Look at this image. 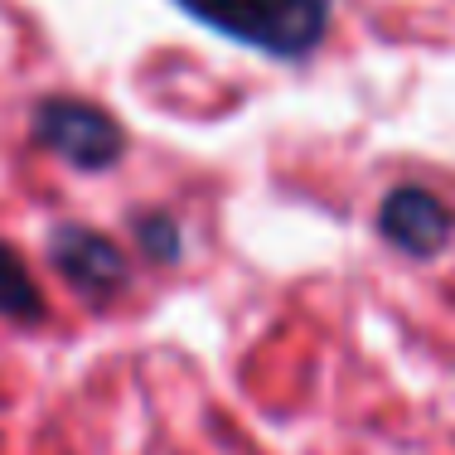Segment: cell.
<instances>
[{"label": "cell", "instance_id": "7a4b0ae2", "mask_svg": "<svg viewBox=\"0 0 455 455\" xmlns=\"http://www.w3.org/2000/svg\"><path fill=\"white\" fill-rule=\"evenodd\" d=\"M29 136L49 156L68 160L73 170H88V175L112 170L126 156L122 122L112 112H102L97 102H88V97H63V92L44 97L29 116Z\"/></svg>", "mask_w": 455, "mask_h": 455}, {"label": "cell", "instance_id": "8992f818", "mask_svg": "<svg viewBox=\"0 0 455 455\" xmlns=\"http://www.w3.org/2000/svg\"><path fill=\"white\" fill-rule=\"evenodd\" d=\"M136 243H140V252L150 257V262H175V257L184 252V237H180V228L170 213H136Z\"/></svg>", "mask_w": 455, "mask_h": 455}, {"label": "cell", "instance_id": "277c9868", "mask_svg": "<svg viewBox=\"0 0 455 455\" xmlns=\"http://www.w3.org/2000/svg\"><path fill=\"white\" fill-rule=\"evenodd\" d=\"M49 267L88 300L116 296V291L126 286V276H132L122 247H116L112 237L83 228V223H59L49 233Z\"/></svg>", "mask_w": 455, "mask_h": 455}, {"label": "cell", "instance_id": "3957f363", "mask_svg": "<svg viewBox=\"0 0 455 455\" xmlns=\"http://www.w3.org/2000/svg\"><path fill=\"white\" fill-rule=\"evenodd\" d=\"M378 237L393 252L431 262L455 243V213L441 194L421 189V184H397L383 204H378Z\"/></svg>", "mask_w": 455, "mask_h": 455}, {"label": "cell", "instance_id": "5b68a950", "mask_svg": "<svg viewBox=\"0 0 455 455\" xmlns=\"http://www.w3.org/2000/svg\"><path fill=\"white\" fill-rule=\"evenodd\" d=\"M0 315L35 324L44 320V296H39V281L29 276L25 257L15 252L10 243H0Z\"/></svg>", "mask_w": 455, "mask_h": 455}, {"label": "cell", "instance_id": "6da1fadb", "mask_svg": "<svg viewBox=\"0 0 455 455\" xmlns=\"http://www.w3.org/2000/svg\"><path fill=\"white\" fill-rule=\"evenodd\" d=\"M184 15L219 29L223 39L272 59H306L330 35V0H175Z\"/></svg>", "mask_w": 455, "mask_h": 455}]
</instances>
